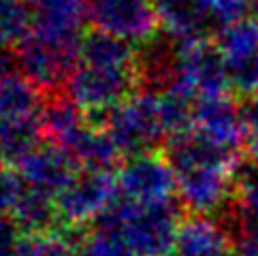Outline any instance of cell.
Listing matches in <instances>:
<instances>
[{
	"mask_svg": "<svg viewBox=\"0 0 258 256\" xmlns=\"http://www.w3.org/2000/svg\"><path fill=\"white\" fill-rule=\"evenodd\" d=\"M32 32L49 39L81 41L88 22V0H28Z\"/></svg>",
	"mask_w": 258,
	"mask_h": 256,
	"instance_id": "cell-15",
	"label": "cell"
},
{
	"mask_svg": "<svg viewBox=\"0 0 258 256\" xmlns=\"http://www.w3.org/2000/svg\"><path fill=\"white\" fill-rule=\"evenodd\" d=\"M175 256H228L233 241L222 222H216L205 214H192L181 220L175 237Z\"/></svg>",
	"mask_w": 258,
	"mask_h": 256,
	"instance_id": "cell-16",
	"label": "cell"
},
{
	"mask_svg": "<svg viewBox=\"0 0 258 256\" xmlns=\"http://www.w3.org/2000/svg\"><path fill=\"white\" fill-rule=\"evenodd\" d=\"M39 88L26 77L9 75L0 79V120L39 115Z\"/></svg>",
	"mask_w": 258,
	"mask_h": 256,
	"instance_id": "cell-22",
	"label": "cell"
},
{
	"mask_svg": "<svg viewBox=\"0 0 258 256\" xmlns=\"http://www.w3.org/2000/svg\"><path fill=\"white\" fill-rule=\"evenodd\" d=\"M243 113V148L252 162L258 164V94L245 96L241 103Z\"/></svg>",
	"mask_w": 258,
	"mask_h": 256,
	"instance_id": "cell-29",
	"label": "cell"
},
{
	"mask_svg": "<svg viewBox=\"0 0 258 256\" xmlns=\"http://www.w3.org/2000/svg\"><path fill=\"white\" fill-rule=\"evenodd\" d=\"M158 26L177 41H197L216 30L214 0H154Z\"/></svg>",
	"mask_w": 258,
	"mask_h": 256,
	"instance_id": "cell-13",
	"label": "cell"
},
{
	"mask_svg": "<svg viewBox=\"0 0 258 256\" xmlns=\"http://www.w3.org/2000/svg\"><path fill=\"white\" fill-rule=\"evenodd\" d=\"M179 224L181 214L173 199L152 205H137L126 199L113 201L96 220V226L119 233L141 256H169Z\"/></svg>",
	"mask_w": 258,
	"mask_h": 256,
	"instance_id": "cell-1",
	"label": "cell"
},
{
	"mask_svg": "<svg viewBox=\"0 0 258 256\" xmlns=\"http://www.w3.org/2000/svg\"><path fill=\"white\" fill-rule=\"evenodd\" d=\"M199 133L209 137L224 148L239 152L243 145V113L241 105L230 94L203 96L195 105V126Z\"/></svg>",
	"mask_w": 258,
	"mask_h": 256,
	"instance_id": "cell-11",
	"label": "cell"
},
{
	"mask_svg": "<svg viewBox=\"0 0 258 256\" xmlns=\"http://www.w3.org/2000/svg\"><path fill=\"white\" fill-rule=\"evenodd\" d=\"M233 167L203 164L177 171V195L183 207L192 214H211L222 209L235 190Z\"/></svg>",
	"mask_w": 258,
	"mask_h": 256,
	"instance_id": "cell-9",
	"label": "cell"
},
{
	"mask_svg": "<svg viewBox=\"0 0 258 256\" xmlns=\"http://www.w3.org/2000/svg\"><path fill=\"white\" fill-rule=\"evenodd\" d=\"M105 128L122 156L154 152L156 145L169 139L160 117L158 94L147 90L141 94H133L111 109L107 113Z\"/></svg>",
	"mask_w": 258,
	"mask_h": 256,
	"instance_id": "cell-2",
	"label": "cell"
},
{
	"mask_svg": "<svg viewBox=\"0 0 258 256\" xmlns=\"http://www.w3.org/2000/svg\"><path fill=\"white\" fill-rule=\"evenodd\" d=\"M15 67H17V56H13L7 45H0V79L13 75Z\"/></svg>",
	"mask_w": 258,
	"mask_h": 256,
	"instance_id": "cell-32",
	"label": "cell"
},
{
	"mask_svg": "<svg viewBox=\"0 0 258 256\" xmlns=\"http://www.w3.org/2000/svg\"><path fill=\"white\" fill-rule=\"evenodd\" d=\"M173 88H181L195 98L228 94L233 88L224 53L207 39L179 41V77Z\"/></svg>",
	"mask_w": 258,
	"mask_h": 256,
	"instance_id": "cell-6",
	"label": "cell"
},
{
	"mask_svg": "<svg viewBox=\"0 0 258 256\" xmlns=\"http://www.w3.org/2000/svg\"><path fill=\"white\" fill-rule=\"evenodd\" d=\"M79 62L115 69H137V51L133 49V43L94 30L81 41Z\"/></svg>",
	"mask_w": 258,
	"mask_h": 256,
	"instance_id": "cell-19",
	"label": "cell"
},
{
	"mask_svg": "<svg viewBox=\"0 0 258 256\" xmlns=\"http://www.w3.org/2000/svg\"><path fill=\"white\" fill-rule=\"evenodd\" d=\"M117 177L111 171L81 169L56 197L58 220L67 228H79L96 222L115 201Z\"/></svg>",
	"mask_w": 258,
	"mask_h": 256,
	"instance_id": "cell-5",
	"label": "cell"
},
{
	"mask_svg": "<svg viewBox=\"0 0 258 256\" xmlns=\"http://www.w3.org/2000/svg\"><path fill=\"white\" fill-rule=\"evenodd\" d=\"M22 228L15 220H9L7 216H0V256H20L22 250Z\"/></svg>",
	"mask_w": 258,
	"mask_h": 256,
	"instance_id": "cell-31",
	"label": "cell"
},
{
	"mask_svg": "<svg viewBox=\"0 0 258 256\" xmlns=\"http://www.w3.org/2000/svg\"><path fill=\"white\" fill-rule=\"evenodd\" d=\"M77 162L58 145H39L28 156L17 162V171L24 177L26 186L58 197L64 186L75 177Z\"/></svg>",
	"mask_w": 258,
	"mask_h": 256,
	"instance_id": "cell-12",
	"label": "cell"
},
{
	"mask_svg": "<svg viewBox=\"0 0 258 256\" xmlns=\"http://www.w3.org/2000/svg\"><path fill=\"white\" fill-rule=\"evenodd\" d=\"M77 256H141L119 233L94 226L79 245Z\"/></svg>",
	"mask_w": 258,
	"mask_h": 256,
	"instance_id": "cell-25",
	"label": "cell"
},
{
	"mask_svg": "<svg viewBox=\"0 0 258 256\" xmlns=\"http://www.w3.org/2000/svg\"><path fill=\"white\" fill-rule=\"evenodd\" d=\"M252 11V0H214V24L216 30L241 22Z\"/></svg>",
	"mask_w": 258,
	"mask_h": 256,
	"instance_id": "cell-30",
	"label": "cell"
},
{
	"mask_svg": "<svg viewBox=\"0 0 258 256\" xmlns=\"http://www.w3.org/2000/svg\"><path fill=\"white\" fill-rule=\"evenodd\" d=\"M228 256H233V254H228Z\"/></svg>",
	"mask_w": 258,
	"mask_h": 256,
	"instance_id": "cell-35",
	"label": "cell"
},
{
	"mask_svg": "<svg viewBox=\"0 0 258 256\" xmlns=\"http://www.w3.org/2000/svg\"><path fill=\"white\" fill-rule=\"evenodd\" d=\"M64 152H69L71 158L81 169H103V171H111L117 158L122 156L117 145L111 139V135L107 133V128L90 126V124L73 139V143Z\"/></svg>",
	"mask_w": 258,
	"mask_h": 256,
	"instance_id": "cell-18",
	"label": "cell"
},
{
	"mask_svg": "<svg viewBox=\"0 0 258 256\" xmlns=\"http://www.w3.org/2000/svg\"><path fill=\"white\" fill-rule=\"evenodd\" d=\"M11 216L17 222V226H20L22 231H26V235L51 231V226L60 222L56 197L47 195V192L28 188V186H26V192L22 195L20 203L15 205Z\"/></svg>",
	"mask_w": 258,
	"mask_h": 256,
	"instance_id": "cell-21",
	"label": "cell"
},
{
	"mask_svg": "<svg viewBox=\"0 0 258 256\" xmlns=\"http://www.w3.org/2000/svg\"><path fill=\"white\" fill-rule=\"evenodd\" d=\"M117 190L122 199L137 205L164 203L177 190V173L167 156L156 152L135 154L119 167Z\"/></svg>",
	"mask_w": 258,
	"mask_h": 256,
	"instance_id": "cell-7",
	"label": "cell"
},
{
	"mask_svg": "<svg viewBox=\"0 0 258 256\" xmlns=\"http://www.w3.org/2000/svg\"><path fill=\"white\" fill-rule=\"evenodd\" d=\"M139 86L147 92L162 94L177 84L179 77V41L173 36H152L137 51Z\"/></svg>",
	"mask_w": 258,
	"mask_h": 256,
	"instance_id": "cell-14",
	"label": "cell"
},
{
	"mask_svg": "<svg viewBox=\"0 0 258 256\" xmlns=\"http://www.w3.org/2000/svg\"><path fill=\"white\" fill-rule=\"evenodd\" d=\"M41 122L39 115L0 120V158L5 162H20L24 156L41 145Z\"/></svg>",
	"mask_w": 258,
	"mask_h": 256,
	"instance_id": "cell-20",
	"label": "cell"
},
{
	"mask_svg": "<svg viewBox=\"0 0 258 256\" xmlns=\"http://www.w3.org/2000/svg\"><path fill=\"white\" fill-rule=\"evenodd\" d=\"M139 86L137 69H115L79 62L67 81V94L84 113L103 115L135 94Z\"/></svg>",
	"mask_w": 258,
	"mask_h": 256,
	"instance_id": "cell-3",
	"label": "cell"
},
{
	"mask_svg": "<svg viewBox=\"0 0 258 256\" xmlns=\"http://www.w3.org/2000/svg\"><path fill=\"white\" fill-rule=\"evenodd\" d=\"M88 22L94 30L128 43H145L158 26L154 0H88Z\"/></svg>",
	"mask_w": 258,
	"mask_h": 256,
	"instance_id": "cell-8",
	"label": "cell"
},
{
	"mask_svg": "<svg viewBox=\"0 0 258 256\" xmlns=\"http://www.w3.org/2000/svg\"><path fill=\"white\" fill-rule=\"evenodd\" d=\"M20 256H73V248L69 235L56 231H43L24 237Z\"/></svg>",
	"mask_w": 258,
	"mask_h": 256,
	"instance_id": "cell-27",
	"label": "cell"
},
{
	"mask_svg": "<svg viewBox=\"0 0 258 256\" xmlns=\"http://www.w3.org/2000/svg\"><path fill=\"white\" fill-rule=\"evenodd\" d=\"M24 192H26V181L20 175V171L0 167V216L13 214V209L20 203Z\"/></svg>",
	"mask_w": 258,
	"mask_h": 256,
	"instance_id": "cell-28",
	"label": "cell"
},
{
	"mask_svg": "<svg viewBox=\"0 0 258 256\" xmlns=\"http://www.w3.org/2000/svg\"><path fill=\"white\" fill-rule=\"evenodd\" d=\"M39 122L43 137L67 150L73 139L88 126L84 122V111L69 94H56L53 92L39 109Z\"/></svg>",
	"mask_w": 258,
	"mask_h": 256,
	"instance_id": "cell-17",
	"label": "cell"
},
{
	"mask_svg": "<svg viewBox=\"0 0 258 256\" xmlns=\"http://www.w3.org/2000/svg\"><path fill=\"white\" fill-rule=\"evenodd\" d=\"M235 207L241 214L256 218L258 220V164H239V169L235 173V190L233 199Z\"/></svg>",
	"mask_w": 258,
	"mask_h": 256,
	"instance_id": "cell-26",
	"label": "cell"
},
{
	"mask_svg": "<svg viewBox=\"0 0 258 256\" xmlns=\"http://www.w3.org/2000/svg\"><path fill=\"white\" fill-rule=\"evenodd\" d=\"M81 41L49 39L30 32L17 45V67L41 92H56L60 86H67L73 71L77 69Z\"/></svg>",
	"mask_w": 258,
	"mask_h": 256,
	"instance_id": "cell-4",
	"label": "cell"
},
{
	"mask_svg": "<svg viewBox=\"0 0 258 256\" xmlns=\"http://www.w3.org/2000/svg\"><path fill=\"white\" fill-rule=\"evenodd\" d=\"M252 13H256L258 17V0H252Z\"/></svg>",
	"mask_w": 258,
	"mask_h": 256,
	"instance_id": "cell-33",
	"label": "cell"
},
{
	"mask_svg": "<svg viewBox=\"0 0 258 256\" xmlns=\"http://www.w3.org/2000/svg\"><path fill=\"white\" fill-rule=\"evenodd\" d=\"M218 45L233 88L241 96L258 94V17H245L220 30Z\"/></svg>",
	"mask_w": 258,
	"mask_h": 256,
	"instance_id": "cell-10",
	"label": "cell"
},
{
	"mask_svg": "<svg viewBox=\"0 0 258 256\" xmlns=\"http://www.w3.org/2000/svg\"><path fill=\"white\" fill-rule=\"evenodd\" d=\"M222 226L230 235L233 250L237 252V256H258V220L256 218L241 214L235 207L233 201H228L224 205Z\"/></svg>",
	"mask_w": 258,
	"mask_h": 256,
	"instance_id": "cell-23",
	"label": "cell"
},
{
	"mask_svg": "<svg viewBox=\"0 0 258 256\" xmlns=\"http://www.w3.org/2000/svg\"><path fill=\"white\" fill-rule=\"evenodd\" d=\"M32 32L28 0H0V45L15 47Z\"/></svg>",
	"mask_w": 258,
	"mask_h": 256,
	"instance_id": "cell-24",
	"label": "cell"
},
{
	"mask_svg": "<svg viewBox=\"0 0 258 256\" xmlns=\"http://www.w3.org/2000/svg\"><path fill=\"white\" fill-rule=\"evenodd\" d=\"M0 162H3V158H0Z\"/></svg>",
	"mask_w": 258,
	"mask_h": 256,
	"instance_id": "cell-34",
	"label": "cell"
}]
</instances>
